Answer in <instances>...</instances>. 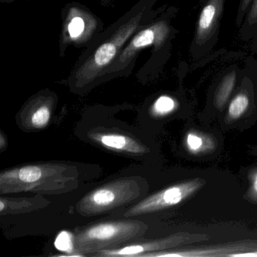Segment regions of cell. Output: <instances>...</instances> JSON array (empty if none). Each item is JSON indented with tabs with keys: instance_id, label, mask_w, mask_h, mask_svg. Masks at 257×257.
Instances as JSON below:
<instances>
[{
	"instance_id": "obj_1",
	"label": "cell",
	"mask_w": 257,
	"mask_h": 257,
	"mask_svg": "<svg viewBox=\"0 0 257 257\" xmlns=\"http://www.w3.org/2000/svg\"><path fill=\"white\" fill-rule=\"evenodd\" d=\"M154 4L155 0H139L85 49L67 78L71 91L85 92L98 85L134 34L154 19Z\"/></svg>"
},
{
	"instance_id": "obj_2",
	"label": "cell",
	"mask_w": 257,
	"mask_h": 257,
	"mask_svg": "<svg viewBox=\"0 0 257 257\" xmlns=\"http://www.w3.org/2000/svg\"><path fill=\"white\" fill-rule=\"evenodd\" d=\"M79 174L76 166L59 163L36 164L10 168L0 174V194L69 192L79 185Z\"/></svg>"
},
{
	"instance_id": "obj_3",
	"label": "cell",
	"mask_w": 257,
	"mask_h": 257,
	"mask_svg": "<svg viewBox=\"0 0 257 257\" xmlns=\"http://www.w3.org/2000/svg\"><path fill=\"white\" fill-rule=\"evenodd\" d=\"M147 230V225L140 220L121 219L98 222L74 235L75 253L84 256L119 247L124 243L141 238Z\"/></svg>"
},
{
	"instance_id": "obj_4",
	"label": "cell",
	"mask_w": 257,
	"mask_h": 257,
	"mask_svg": "<svg viewBox=\"0 0 257 257\" xmlns=\"http://www.w3.org/2000/svg\"><path fill=\"white\" fill-rule=\"evenodd\" d=\"M59 56L64 58L67 49H86L104 31L103 21L86 6L70 2L64 6L61 13Z\"/></svg>"
},
{
	"instance_id": "obj_5",
	"label": "cell",
	"mask_w": 257,
	"mask_h": 257,
	"mask_svg": "<svg viewBox=\"0 0 257 257\" xmlns=\"http://www.w3.org/2000/svg\"><path fill=\"white\" fill-rule=\"evenodd\" d=\"M169 25L165 20H152L137 31L129 40L118 58L105 72L99 84L118 77H125L133 71L143 51L153 46V52L163 47L169 37Z\"/></svg>"
},
{
	"instance_id": "obj_6",
	"label": "cell",
	"mask_w": 257,
	"mask_h": 257,
	"mask_svg": "<svg viewBox=\"0 0 257 257\" xmlns=\"http://www.w3.org/2000/svg\"><path fill=\"white\" fill-rule=\"evenodd\" d=\"M141 179H118L91 191L78 202V213L84 216H96L135 201L142 194Z\"/></svg>"
},
{
	"instance_id": "obj_7",
	"label": "cell",
	"mask_w": 257,
	"mask_h": 257,
	"mask_svg": "<svg viewBox=\"0 0 257 257\" xmlns=\"http://www.w3.org/2000/svg\"><path fill=\"white\" fill-rule=\"evenodd\" d=\"M201 186L202 180L196 179L170 186L139 201L129 208L124 216L126 217L141 216L176 205L190 196Z\"/></svg>"
},
{
	"instance_id": "obj_8",
	"label": "cell",
	"mask_w": 257,
	"mask_h": 257,
	"mask_svg": "<svg viewBox=\"0 0 257 257\" xmlns=\"http://www.w3.org/2000/svg\"><path fill=\"white\" fill-rule=\"evenodd\" d=\"M57 96L49 90L42 91L31 97L20 112L21 123L25 128L40 130L49 124Z\"/></svg>"
},
{
	"instance_id": "obj_9",
	"label": "cell",
	"mask_w": 257,
	"mask_h": 257,
	"mask_svg": "<svg viewBox=\"0 0 257 257\" xmlns=\"http://www.w3.org/2000/svg\"><path fill=\"white\" fill-rule=\"evenodd\" d=\"M90 139L104 148L124 154L144 155L150 150L138 140L124 134L113 132H94L88 135Z\"/></svg>"
},
{
	"instance_id": "obj_10",
	"label": "cell",
	"mask_w": 257,
	"mask_h": 257,
	"mask_svg": "<svg viewBox=\"0 0 257 257\" xmlns=\"http://www.w3.org/2000/svg\"><path fill=\"white\" fill-rule=\"evenodd\" d=\"M225 0H208L201 11L197 27L196 40L204 43L214 33L218 19L222 13Z\"/></svg>"
},
{
	"instance_id": "obj_11",
	"label": "cell",
	"mask_w": 257,
	"mask_h": 257,
	"mask_svg": "<svg viewBox=\"0 0 257 257\" xmlns=\"http://www.w3.org/2000/svg\"><path fill=\"white\" fill-rule=\"evenodd\" d=\"M50 201L43 197L32 198H10L1 197L0 198V213L2 216L9 214L28 213L40 210L49 205Z\"/></svg>"
},
{
	"instance_id": "obj_12",
	"label": "cell",
	"mask_w": 257,
	"mask_h": 257,
	"mask_svg": "<svg viewBox=\"0 0 257 257\" xmlns=\"http://www.w3.org/2000/svg\"><path fill=\"white\" fill-rule=\"evenodd\" d=\"M235 79L236 74L234 72H231L222 79L215 96L216 107L222 108L225 104L234 88Z\"/></svg>"
},
{
	"instance_id": "obj_13",
	"label": "cell",
	"mask_w": 257,
	"mask_h": 257,
	"mask_svg": "<svg viewBox=\"0 0 257 257\" xmlns=\"http://www.w3.org/2000/svg\"><path fill=\"white\" fill-rule=\"evenodd\" d=\"M175 108V101L169 96L162 95L156 99L152 106L151 112L156 116H164L171 113Z\"/></svg>"
},
{
	"instance_id": "obj_14",
	"label": "cell",
	"mask_w": 257,
	"mask_h": 257,
	"mask_svg": "<svg viewBox=\"0 0 257 257\" xmlns=\"http://www.w3.org/2000/svg\"><path fill=\"white\" fill-rule=\"evenodd\" d=\"M249 106V99L244 94H239L233 98L228 106V115L233 119L240 118Z\"/></svg>"
},
{
	"instance_id": "obj_15",
	"label": "cell",
	"mask_w": 257,
	"mask_h": 257,
	"mask_svg": "<svg viewBox=\"0 0 257 257\" xmlns=\"http://www.w3.org/2000/svg\"><path fill=\"white\" fill-rule=\"evenodd\" d=\"M57 249L64 252H69L76 256H80L75 253L74 235L69 231H61L55 242Z\"/></svg>"
},
{
	"instance_id": "obj_16",
	"label": "cell",
	"mask_w": 257,
	"mask_h": 257,
	"mask_svg": "<svg viewBox=\"0 0 257 257\" xmlns=\"http://www.w3.org/2000/svg\"><path fill=\"white\" fill-rule=\"evenodd\" d=\"M202 140L197 136V135H193V134H189L187 137V144L188 147H189L192 151H196L199 150L202 146Z\"/></svg>"
},
{
	"instance_id": "obj_17",
	"label": "cell",
	"mask_w": 257,
	"mask_h": 257,
	"mask_svg": "<svg viewBox=\"0 0 257 257\" xmlns=\"http://www.w3.org/2000/svg\"><path fill=\"white\" fill-rule=\"evenodd\" d=\"M252 6L247 16V23L249 26H252L257 22V0H252Z\"/></svg>"
},
{
	"instance_id": "obj_18",
	"label": "cell",
	"mask_w": 257,
	"mask_h": 257,
	"mask_svg": "<svg viewBox=\"0 0 257 257\" xmlns=\"http://www.w3.org/2000/svg\"><path fill=\"white\" fill-rule=\"evenodd\" d=\"M7 147V140L4 132L0 134V151L3 152Z\"/></svg>"
},
{
	"instance_id": "obj_19",
	"label": "cell",
	"mask_w": 257,
	"mask_h": 257,
	"mask_svg": "<svg viewBox=\"0 0 257 257\" xmlns=\"http://www.w3.org/2000/svg\"><path fill=\"white\" fill-rule=\"evenodd\" d=\"M252 0H242L241 4H240V10H239V14L242 15L243 13L246 11L247 7H249L250 3L252 2Z\"/></svg>"
},
{
	"instance_id": "obj_20",
	"label": "cell",
	"mask_w": 257,
	"mask_h": 257,
	"mask_svg": "<svg viewBox=\"0 0 257 257\" xmlns=\"http://www.w3.org/2000/svg\"><path fill=\"white\" fill-rule=\"evenodd\" d=\"M97 1L100 2V4H103V5L108 6L109 5V4H112L114 0H97Z\"/></svg>"
},
{
	"instance_id": "obj_21",
	"label": "cell",
	"mask_w": 257,
	"mask_h": 257,
	"mask_svg": "<svg viewBox=\"0 0 257 257\" xmlns=\"http://www.w3.org/2000/svg\"><path fill=\"white\" fill-rule=\"evenodd\" d=\"M16 0H0L1 4H13V3L16 2Z\"/></svg>"
},
{
	"instance_id": "obj_22",
	"label": "cell",
	"mask_w": 257,
	"mask_h": 257,
	"mask_svg": "<svg viewBox=\"0 0 257 257\" xmlns=\"http://www.w3.org/2000/svg\"><path fill=\"white\" fill-rule=\"evenodd\" d=\"M253 189L255 192H257V175L256 177H255V180H254Z\"/></svg>"
}]
</instances>
